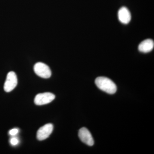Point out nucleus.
<instances>
[{
    "label": "nucleus",
    "mask_w": 154,
    "mask_h": 154,
    "mask_svg": "<svg viewBox=\"0 0 154 154\" xmlns=\"http://www.w3.org/2000/svg\"><path fill=\"white\" fill-rule=\"evenodd\" d=\"M55 96L52 93H44L37 94L34 99V103L37 105H42L48 104L53 101Z\"/></svg>",
    "instance_id": "nucleus-4"
},
{
    "label": "nucleus",
    "mask_w": 154,
    "mask_h": 154,
    "mask_svg": "<svg viewBox=\"0 0 154 154\" xmlns=\"http://www.w3.org/2000/svg\"><path fill=\"white\" fill-rule=\"evenodd\" d=\"M53 130V125L51 123L45 125L41 127L37 131L36 137L38 140L46 139L52 133Z\"/></svg>",
    "instance_id": "nucleus-5"
},
{
    "label": "nucleus",
    "mask_w": 154,
    "mask_h": 154,
    "mask_svg": "<svg viewBox=\"0 0 154 154\" xmlns=\"http://www.w3.org/2000/svg\"><path fill=\"white\" fill-rule=\"evenodd\" d=\"M18 83L17 75L14 72H9L7 75L4 90L6 92H10L16 88Z\"/></svg>",
    "instance_id": "nucleus-3"
},
{
    "label": "nucleus",
    "mask_w": 154,
    "mask_h": 154,
    "mask_svg": "<svg viewBox=\"0 0 154 154\" xmlns=\"http://www.w3.org/2000/svg\"><path fill=\"white\" fill-rule=\"evenodd\" d=\"M19 132V129L17 128H13L11 129V130L9 131V134L12 136L16 135L18 134V133Z\"/></svg>",
    "instance_id": "nucleus-10"
},
{
    "label": "nucleus",
    "mask_w": 154,
    "mask_h": 154,
    "mask_svg": "<svg viewBox=\"0 0 154 154\" xmlns=\"http://www.w3.org/2000/svg\"><path fill=\"white\" fill-rule=\"evenodd\" d=\"M95 84L100 90L107 94H115L117 87L112 80L105 77H99L95 80Z\"/></svg>",
    "instance_id": "nucleus-1"
},
{
    "label": "nucleus",
    "mask_w": 154,
    "mask_h": 154,
    "mask_svg": "<svg viewBox=\"0 0 154 154\" xmlns=\"http://www.w3.org/2000/svg\"><path fill=\"white\" fill-rule=\"evenodd\" d=\"M154 42L152 39H145L138 46V50L140 51L143 53L150 52L153 49Z\"/></svg>",
    "instance_id": "nucleus-8"
},
{
    "label": "nucleus",
    "mask_w": 154,
    "mask_h": 154,
    "mask_svg": "<svg viewBox=\"0 0 154 154\" xmlns=\"http://www.w3.org/2000/svg\"><path fill=\"white\" fill-rule=\"evenodd\" d=\"M11 144L13 146H17L19 143V140L16 137H13L10 140Z\"/></svg>",
    "instance_id": "nucleus-9"
},
{
    "label": "nucleus",
    "mask_w": 154,
    "mask_h": 154,
    "mask_svg": "<svg viewBox=\"0 0 154 154\" xmlns=\"http://www.w3.org/2000/svg\"><path fill=\"white\" fill-rule=\"evenodd\" d=\"M33 69L35 73L41 78L48 79L51 76V72L49 66L43 63H37Z\"/></svg>",
    "instance_id": "nucleus-2"
},
{
    "label": "nucleus",
    "mask_w": 154,
    "mask_h": 154,
    "mask_svg": "<svg viewBox=\"0 0 154 154\" xmlns=\"http://www.w3.org/2000/svg\"><path fill=\"white\" fill-rule=\"evenodd\" d=\"M118 19L123 24H128L131 20V14L126 7H122L118 13Z\"/></svg>",
    "instance_id": "nucleus-7"
},
{
    "label": "nucleus",
    "mask_w": 154,
    "mask_h": 154,
    "mask_svg": "<svg viewBox=\"0 0 154 154\" xmlns=\"http://www.w3.org/2000/svg\"><path fill=\"white\" fill-rule=\"evenodd\" d=\"M79 136L84 143L89 146L94 144V140L91 132L86 128H82L79 131Z\"/></svg>",
    "instance_id": "nucleus-6"
}]
</instances>
